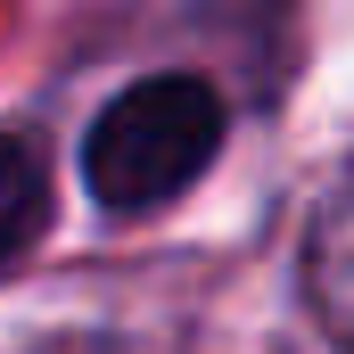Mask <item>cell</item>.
I'll use <instances>...</instances> for the list:
<instances>
[{
	"instance_id": "cell-1",
	"label": "cell",
	"mask_w": 354,
	"mask_h": 354,
	"mask_svg": "<svg viewBox=\"0 0 354 354\" xmlns=\"http://www.w3.org/2000/svg\"><path fill=\"white\" fill-rule=\"evenodd\" d=\"M223 149V99L198 75H149L83 132V181L107 214H157Z\"/></svg>"
},
{
	"instance_id": "cell-2",
	"label": "cell",
	"mask_w": 354,
	"mask_h": 354,
	"mask_svg": "<svg viewBox=\"0 0 354 354\" xmlns=\"http://www.w3.org/2000/svg\"><path fill=\"white\" fill-rule=\"evenodd\" d=\"M305 297L322 313V330L354 354V174L322 198L313 239H305Z\"/></svg>"
},
{
	"instance_id": "cell-3",
	"label": "cell",
	"mask_w": 354,
	"mask_h": 354,
	"mask_svg": "<svg viewBox=\"0 0 354 354\" xmlns=\"http://www.w3.org/2000/svg\"><path fill=\"white\" fill-rule=\"evenodd\" d=\"M41 223H50V174L33 157V140L0 124V264H17L41 239Z\"/></svg>"
}]
</instances>
